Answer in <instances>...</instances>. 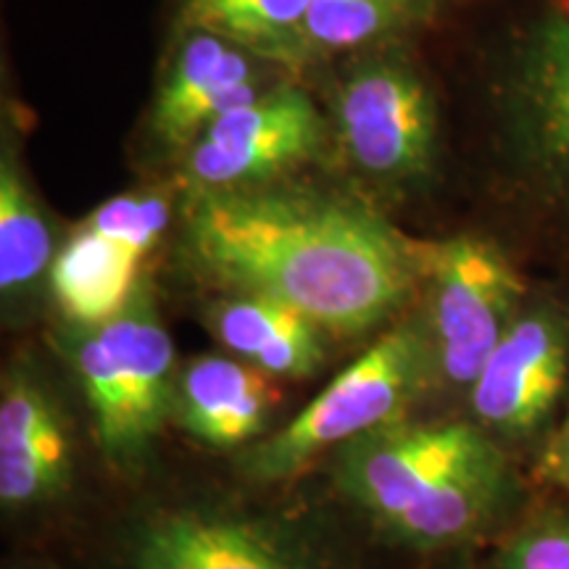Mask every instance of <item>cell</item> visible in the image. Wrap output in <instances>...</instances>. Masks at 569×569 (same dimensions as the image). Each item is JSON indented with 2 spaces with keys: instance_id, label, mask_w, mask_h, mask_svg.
Instances as JSON below:
<instances>
[{
  "instance_id": "5bb4252c",
  "label": "cell",
  "mask_w": 569,
  "mask_h": 569,
  "mask_svg": "<svg viewBox=\"0 0 569 569\" xmlns=\"http://www.w3.org/2000/svg\"><path fill=\"white\" fill-rule=\"evenodd\" d=\"M209 325L227 351L269 377L315 375L325 359L322 327L274 298L232 293L209 311Z\"/></svg>"
},
{
  "instance_id": "7a4b0ae2",
  "label": "cell",
  "mask_w": 569,
  "mask_h": 569,
  "mask_svg": "<svg viewBox=\"0 0 569 569\" xmlns=\"http://www.w3.org/2000/svg\"><path fill=\"white\" fill-rule=\"evenodd\" d=\"M336 461L340 488L369 517L427 551L493 546L532 503L530 469L469 417L393 422Z\"/></svg>"
},
{
  "instance_id": "30bf717a",
  "label": "cell",
  "mask_w": 569,
  "mask_h": 569,
  "mask_svg": "<svg viewBox=\"0 0 569 569\" xmlns=\"http://www.w3.org/2000/svg\"><path fill=\"white\" fill-rule=\"evenodd\" d=\"M132 569H327L303 540L224 509H167L134 532Z\"/></svg>"
},
{
  "instance_id": "52a82bcc",
  "label": "cell",
  "mask_w": 569,
  "mask_h": 569,
  "mask_svg": "<svg viewBox=\"0 0 569 569\" xmlns=\"http://www.w3.org/2000/svg\"><path fill=\"white\" fill-rule=\"evenodd\" d=\"M98 440L113 461H134L172 419L174 346L146 298L92 327L74 353Z\"/></svg>"
},
{
  "instance_id": "8fae6325",
  "label": "cell",
  "mask_w": 569,
  "mask_h": 569,
  "mask_svg": "<svg viewBox=\"0 0 569 569\" xmlns=\"http://www.w3.org/2000/svg\"><path fill=\"white\" fill-rule=\"evenodd\" d=\"M182 34L156 92L151 130L163 148L188 153L217 119L269 88L253 53L209 32Z\"/></svg>"
},
{
  "instance_id": "4fadbf2b",
  "label": "cell",
  "mask_w": 569,
  "mask_h": 569,
  "mask_svg": "<svg viewBox=\"0 0 569 569\" xmlns=\"http://www.w3.org/2000/svg\"><path fill=\"white\" fill-rule=\"evenodd\" d=\"M272 380L243 359L198 356L177 375L172 419L206 446H246L264 432L277 407Z\"/></svg>"
},
{
  "instance_id": "9c48e42d",
  "label": "cell",
  "mask_w": 569,
  "mask_h": 569,
  "mask_svg": "<svg viewBox=\"0 0 569 569\" xmlns=\"http://www.w3.org/2000/svg\"><path fill=\"white\" fill-rule=\"evenodd\" d=\"M325 119L309 96L277 84L217 119L184 153V177L198 193L246 190L315 159Z\"/></svg>"
},
{
  "instance_id": "ffe728a7",
  "label": "cell",
  "mask_w": 569,
  "mask_h": 569,
  "mask_svg": "<svg viewBox=\"0 0 569 569\" xmlns=\"http://www.w3.org/2000/svg\"><path fill=\"white\" fill-rule=\"evenodd\" d=\"M92 230L148 253L169 224V203L159 196H119L98 206L88 222Z\"/></svg>"
},
{
  "instance_id": "2e32d148",
  "label": "cell",
  "mask_w": 569,
  "mask_h": 569,
  "mask_svg": "<svg viewBox=\"0 0 569 569\" xmlns=\"http://www.w3.org/2000/svg\"><path fill=\"white\" fill-rule=\"evenodd\" d=\"M311 0H182L180 30L209 32L256 59L301 69L311 59L306 11Z\"/></svg>"
},
{
  "instance_id": "7c38bea8",
  "label": "cell",
  "mask_w": 569,
  "mask_h": 569,
  "mask_svg": "<svg viewBox=\"0 0 569 569\" xmlns=\"http://www.w3.org/2000/svg\"><path fill=\"white\" fill-rule=\"evenodd\" d=\"M71 478V438L56 398L32 372L6 377L0 396V503L30 509L53 501Z\"/></svg>"
},
{
  "instance_id": "d6986e66",
  "label": "cell",
  "mask_w": 569,
  "mask_h": 569,
  "mask_svg": "<svg viewBox=\"0 0 569 569\" xmlns=\"http://www.w3.org/2000/svg\"><path fill=\"white\" fill-rule=\"evenodd\" d=\"M488 569H569V496L532 501L493 543Z\"/></svg>"
},
{
  "instance_id": "8992f818",
  "label": "cell",
  "mask_w": 569,
  "mask_h": 569,
  "mask_svg": "<svg viewBox=\"0 0 569 569\" xmlns=\"http://www.w3.org/2000/svg\"><path fill=\"white\" fill-rule=\"evenodd\" d=\"M498 117L519 177L569 234V0L540 9L509 46Z\"/></svg>"
},
{
  "instance_id": "44dd1931",
  "label": "cell",
  "mask_w": 569,
  "mask_h": 569,
  "mask_svg": "<svg viewBox=\"0 0 569 569\" xmlns=\"http://www.w3.org/2000/svg\"><path fill=\"white\" fill-rule=\"evenodd\" d=\"M530 478L536 480V486H543L553 490V493L569 496V403L561 415L557 430L536 465H532Z\"/></svg>"
},
{
  "instance_id": "3957f363",
  "label": "cell",
  "mask_w": 569,
  "mask_h": 569,
  "mask_svg": "<svg viewBox=\"0 0 569 569\" xmlns=\"http://www.w3.org/2000/svg\"><path fill=\"white\" fill-rule=\"evenodd\" d=\"M422 330L432 382L465 401L475 377L501 343L532 284L511 253L486 234L417 243Z\"/></svg>"
},
{
  "instance_id": "5b68a950",
  "label": "cell",
  "mask_w": 569,
  "mask_h": 569,
  "mask_svg": "<svg viewBox=\"0 0 569 569\" xmlns=\"http://www.w3.org/2000/svg\"><path fill=\"white\" fill-rule=\"evenodd\" d=\"M465 417L536 465L569 403V303L530 290L465 396Z\"/></svg>"
},
{
  "instance_id": "e0dca14e",
  "label": "cell",
  "mask_w": 569,
  "mask_h": 569,
  "mask_svg": "<svg viewBox=\"0 0 569 569\" xmlns=\"http://www.w3.org/2000/svg\"><path fill=\"white\" fill-rule=\"evenodd\" d=\"M51 224L6 148L0 163V290L17 298L53 267Z\"/></svg>"
},
{
  "instance_id": "ba28073f",
  "label": "cell",
  "mask_w": 569,
  "mask_h": 569,
  "mask_svg": "<svg viewBox=\"0 0 569 569\" xmlns=\"http://www.w3.org/2000/svg\"><path fill=\"white\" fill-rule=\"evenodd\" d=\"M336 127L348 159L377 180H417L436 161V101L422 77L401 61L356 67L338 90Z\"/></svg>"
},
{
  "instance_id": "6da1fadb",
  "label": "cell",
  "mask_w": 569,
  "mask_h": 569,
  "mask_svg": "<svg viewBox=\"0 0 569 569\" xmlns=\"http://www.w3.org/2000/svg\"><path fill=\"white\" fill-rule=\"evenodd\" d=\"M188 251L230 293L274 298L338 336L372 330L419 290L417 243L336 196L267 184L198 193Z\"/></svg>"
},
{
  "instance_id": "277c9868",
  "label": "cell",
  "mask_w": 569,
  "mask_h": 569,
  "mask_svg": "<svg viewBox=\"0 0 569 569\" xmlns=\"http://www.w3.org/2000/svg\"><path fill=\"white\" fill-rule=\"evenodd\" d=\"M427 382H432V367L422 322L398 325L256 446L246 465L261 480L290 478L330 448L401 422V411Z\"/></svg>"
},
{
  "instance_id": "ac0fdd59",
  "label": "cell",
  "mask_w": 569,
  "mask_h": 569,
  "mask_svg": "<svg viewBox=\"0 0 569 569\" xmlns=\"http://www.w3.org/2000/svg\"><path fill=\"white\" fill-rule=\"evenodd\" d=\"M427 9L430 0H311L306 11L311 59L393 38L422 19Z\"/></svg>"
},
{
  "instance_id": "9a60e30c",
  "label": "cell",
  "mask_w": 569,
  "mask_h": 569,
  "mask_svg": "<svg viewBox=\"0 0 569 569\" xmlns=\"http://www.w3.org/2000/svg\"><path fill=\"white\" fill-rule=\"evenodd\" d=\"M142 259L146 253L82 224L48 272L56 303L84 327L111 322L132 303Z\"/></svg>"
}]
</instances>
